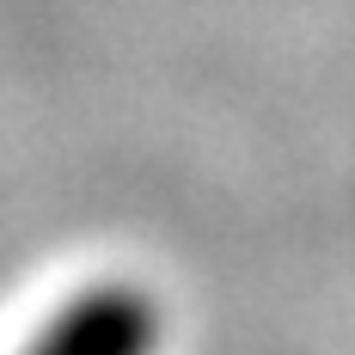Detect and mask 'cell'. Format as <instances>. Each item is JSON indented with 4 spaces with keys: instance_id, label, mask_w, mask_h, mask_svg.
<instances>
[{
    "instance_id": "obj_1",
    "label": "cell",
    "mask_w": 355,
    "mask_h": 355,
    "mask_svg": "<svg viewBox=\"0 0 355 355\" xmlns=\"http://www.w3.org/2000/svg\"><path fill=\"white\" fill-rule=\"evenodd\" d=\"M159 337L153 300L135 288H92L68 300L55 319L31 337L25 355H147Z\"/></svg>"
}]
</instances>
